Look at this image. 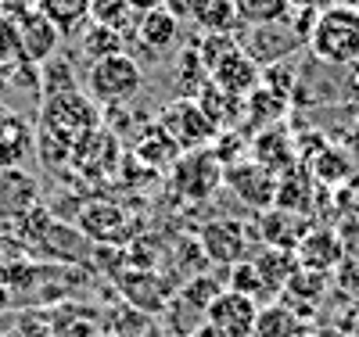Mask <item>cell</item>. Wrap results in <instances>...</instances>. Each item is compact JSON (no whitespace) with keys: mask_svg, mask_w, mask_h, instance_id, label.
I'll return each mask as SVG.
<instances>
[{"mask_svg":"<svg viewBox=\"0 0 359 337\" xmlns=\"http://www.w3.org/2000/svg\"><path fill=\"white\" fill-rule=\"evenodd\" d=\"M180 155H184V151L176 147V140L158 126V122H155V126H144V133L137 140V158L144 165H151V169H172L180 162Z\"/></svg>","mask_w":359,"mask_h":337,"instance_id":"obj_20","label":"cell"},{"mask_svg":"<svg viewBox=\"0 0 359 337\" xmlns=\"http://www.w3.org/2000/svg\"><path fill=\"white\" fill-rule=\"evenodd\" d=\"M241 29H266V25H287L294 15L291 0H233Z\"/></svg>","mask_w":359,"mask_h":337,"instance_id":"obj_21","label":"cell"},{"mask_svg":"<svg viewBox=\"0 0 359 337\" xmlns=\"http://www.w3.org/2000/svg\"><path fill=\"white\" fill-rule=\"evenodd\" d=\"M205 36H233L241 29V18H237V4L233 0H208V8L201 11V18L194 22Z\"/></svg>","mask_w":359,"mask_h":337,"instance_id":"obj_25","label":"cell"},{"mask_svg":"<svg viewBox=\"0 0 359 337\" xmlns=\"http://www.w3.org/2000/svg\"><path fill=\"white\" fill-rule=\"evenodd\" d=\"M11 301H15V298H11V291L4 287V280H0V316H4V312L11 309Z\"/></svg>","mask_w":359,"mask_h":337,"instance_id":"obj_31","label":"cell"},{"mask_svg":"<svg viewBox=\"0 0 359 337\" xmlns=\"http://www.w3.org/2000/svg\"><path fill=\"white\" fill-rule=\"evenodd\" d=\"M165 8H169L180 22H198L201 11L208 8V0H165Z\"/></svg>","mask_w":359,"mask_h":337,"instance_id":"obj_28","label":"cell"},{"mask_svg":"<svg viewBox=\"0 0 359 337\" xmlns=\"http://www.w3.org/2000/svg\"><path fill=\"white\" fill-rule=\"evenodd\" d=\"M226 291H237V294H248L252 301H266V291H262V280L252 266V259L237 262L226 269Z\"/></svg>","mask_w":359,"mask_h":337,"instance_id":"obj_26","label":"cell"},{"mask_svg":"<svg viewBox=\"0 0 359 337\" xmlns=\"http://www.w3.org/2000/svg\"><path fill=\"white\" fill-rule=\"evenodd\" d=\"M252 162H259L262 169H269L273 176L287 172L291 165H298V151H294V140L284 126H266L252 137Z\"/></svg>","mask_w":359,"mask_h":337,"instance_id":"obj_12","label":"cell"},{"mask_svg":"<svg viewBox=\"0 0 359 337\" xmlns=\"http://www.w3.org/2000/svg\"><path fill=\"white\" fill-rule=\"evenodd\" d=\"M79 233L90 240H104L115 244L126 237V216L123 208L111 205V201H90L79 208Z\"/></svg>","mask_w":359,"mask_h":337,"instance_id":"obj_15","label":"cell"},{"mask_svg":"<svg viewBox=\"0 0 359 337\" xmlns=\"http://www.w3.org/2000/svg\"><path fill=\"white\" fill-rule=\"evenodd\" d=\"M248 237H252L248 223H241V219H212V223L201 226L198 244H201L208 266L230 269V266L248 259Z\"/></svg>","mask_w":359,"mask_h":337,"instance_id":"obj_4","label":"cell"},{"mask_svg":"<svg viewBox=\"0 0 359 337\" xmlns=\"http://www.w3.org/2000/svg\"><path fill=\"white\" fill-rule=\"evenodd\" d=\"M327 277L323 273H313V269H294V277L287 280V287L280 291V301L287 305V309L298 316V312H306V301H309V309L316 312L320 309V301L327 298Z\"/></svg>","mask_w":359,"mask_h":337,"instance_id":"obj_18","label":"cell"},{"mask_svg":"<svg viewBox=\"0 0 359 337\" xmlns=\"http://www.w3.org/2000/svg\"><path fill=\"white\" fill-rule=\"evenodd\" d=\"M255 316H259V301H252L248 294L226 291V287L205 309V323L212 326L219 337H252Z\"/></svg>","mask_w":359,"mask_h":337,"instance_id":"obj_8","label":"cell"},{"mask_svg":"<svg viewBox=\"0 0 359 337\" xmlns=\"http://www.w3.org/2000/svg\"><path fill=\"white\" fill-rule=\"evenodd\" d=\"M352 8H355V11H359V0H352Z\"/></svg>","mask_w":359,"mask_h":337,"instance_id":"obj_33","label":"cell"},{"mask_svg":"<svg viewBox=\"0 0 359 337\" xmlns=\"http://www.w3.org/2000/svg\"><path fill=\"white\" fill-rule=\"evenodd\" d=\"M130 4L144 15V11H155V8H165V0H130Z\"/></svg>","mask_w":359,"mask_h":337,"instance_id":"obj_30","label":"cell"},{"mask_svg":"<svg viewBox=\"0 0 359 337\" xmlns=\"http://www.w3.org/2000/svg\"><path fill=\"white\" fill-rule=\"evenodd\" d=\"M255 273H259V280H262V291L266 298H280V291L287 287V280L294 277V269H298V259L294 252H284V248H262L255 259H252Z\"/></svg>","mask_w":359,"mask_h":337,"instance_id":"obj_17","label":"cell"},{"mask_svg":"<svg viewBox=\"0 0 359 337\" xmlns=\"http://www.w3.org/2000/svg\"><path fill=\"white\" fill-rule=\"evenodd\" d=\"M223 183L252 212H259V216H262V212H269V208H273V201H277V176L269 172V169H262L259 162H252V158L223 169Z\"/></svg>","mask_w":359,"mask_h":337,"instance_id":"obj_7","label":"cell"},{"mask_svg":"<svg viewBox=\"0 0 359 337\" xmlns=\"http://www.w3.org/2000/svg\"><path fill=\"white\" fill-rule=\"evenodd\" d=\"M294 259H298V269H313V273L331 277V273H338L341 262H345V244L334 230L320 226V230H309L302 240H298Z\"/></svg>","mask_w":359,"mask_h":337,"instance_id":"obj_10","label":"cell"},{"mask_svg":"<svg viewBox=\"0 0 359 337\" xmlns=\"http://www.w3.org/2000/svg\"><path fill=\"white\" fill-rule=\"evenodd\" d=\"M158 126L176 140V147L184 151V155L187 151H205L216 137V126L205 118V111L191 97H176L172 104H165L162 115H158Z\"/></svg>","mask_w":359,"mask_h":337,"instance_id":"obj_3","label":"cell"},{"mask_svg":"<svg viewBox=\"0 0 359 337\" xmlns=\"http://www.w3.org/2000/svg\"><path fill=\"white\" fill-rule=\"evenodd\" d=\"M90 22L104 25V29H111V33L130 40L137 33L140 11L130 4V0H90Z\"/></svg>","mask_w":359,"mask_h":337,"instance_id":"obj_22","label":"cell"},{"mask_svg":"<svg viewBox=\"0 0 359 337\" xmlns=\"http://www.w3.org/2000/svg\"><path fill=\"white\" fill-rule=\"evenodd\" d=\"M118 291H123V298L130 301V309H137L144 316L162 312L169 305V298H172V291L151 269H133V273H126V277H118Z\"/></svg>","mask_w":359,"mask_h":337,"instance_id":"obj_11","label":"cell"},{"mask_svg":"<svg viewBox=\"0 0 359 337\" xmlns=\"http://www.w3.org/2000/svg\"><path fill=\"white\" fill-rule=\"evenodd\" d=\"M252 337H306V326H302V316H294L284 301H269L255 316Z\"/></svg>","mask_w":359,"mask_h":337,"instance_id":"obj_23","label":"cell"},{"mask_svg":"<svg viewBox=\"0 0 359 337\" xmlns=\"http://www.w3.org/2000/svg\"><path fill=\"white\" fill-rule=\"evenodd\" d=\"M208 76H212V83H216L219 90H226V94L241 97V101H245L248 94H255L259 83H262V69L241 50V43H233L230 50H223V54L212 61Z\"/></svg>","mask_w":359,"mask_h":337,"instance_id":"obj_9","label":"cell"},{"mask_svg":"<svg viewBox=\"0 0 359 337\" xmlns=\"http://www.w3.org/2000/svg\"><path fill=\"white\" fill-rule=\"evenodd\" d=\"M255 233L266 248H284V252H294L298 240H302L309 230H306V216H294V212H284V208H269L259 216L255 223Z\"/></svg>","mask_w":359,"mask_h":337,"instance_id":"obj_14","label":"cell"},{"mask_svg":"<svg viewBox=\"0 0 359 337\" xmlns=\"http://www.w3.org/2000/svg\"><path fill=\"white\" fill-rule=\"evenodd\" d=\"M18 61H22V50H18V29H15L11 15L0 11V69L18 65Z\"/></svg>","mask_w":359,"mask_h":337,"instance_id":"obj_27","label":"cell"},{"mask_svg":"<svg viewBox=\"0 0 359 337\" xmlns=\"http://www.w3.org/2000/svg\"><path fill=\"white\" fill-rule=\"evenodd\" d=\"M15 29H18V50L22 61L29 65H47V61L57 54V43H62V33L33 8V4H18L11 15Z\"/></svg>","mask_w":359,"mask_h":337,"instance_id":"obj_5","label":"cell"},{"mask_svg":"<svg viewBox=\"0 0 359 337\" xmlns=\"http://www.w3.org/2000/svg\"><path fill=\"white\" fill-rule=\"evenodd\" d=\"M180 22L169 8H155V11H144L140 15V22H137V43L147 50V54H155V57H162V54H169V50H176V43H180Z\"/></svg>","mask_w":359,"mask_h":337,"instance_id":"obj_13","label":"cell"},{"mask_svg":"<svg viewBox=\"0 0 359 337\" xmlns=\"http://www.w3.org/2000/svg\"><path fill=\"white\" fill-rule=\"evenodd\" d=\"M33 8L65 36H76L90 22V0H33Z\"/></svg>","mask_w":359,"mask_h":337,"instance_id":"obj_19","label":"cell"},{"mask_svg":"<svg viewBox=\"0 0 359 337\" xmlns=\"http://www.w3.org/2000/svg\"><path fill=\"white\" fill-rule=\"evenodd\" d=\"M126 36H118V33H111V29H104V25H94V22H86V29L79 33V47H83V57L94 65V61H101V57H111V54H123L126 50Z\"/></svg>","mask_w":359,"mask_h":337,"instance_id":"obj_24","label":"cell"},{"mask_svg":"<svg viewBox=\"0 0 359 337\" xmlns=\"http://www.w3.org/2000/svg\"><path fill=\"white\" fill-rule=\"evenodd\" d=\"M219 183H223V165L212 158V151H187L172 165V187L191 201H208Z\"/></svg>","mask_w":359,"mask_h":337,"instance_id":"obj_6","label":"cell"},{"mask_svg":"<svg viewBox=\"0 0 359 337\" xmlns=\"http://www.w3.org/2000/svg\"><path fill=\"white\" fill-rule=\"evenodd\" d=\"M4 90H8V72L0 69V97H4Z\"/></svg>","mask_w":359,"mask_h":337,"instance_id":"obj_32","label":"cell"},{"mask_svg":"<svg viewBox=\"0 0 359 337\" xmlns=\"http://www.w3.org/2000/svg\"><path fill=\"white\" fill-rule=\"evenodd\" d=\"M140 86H144V72L126 50L94 61L90 72H86V97L94 104H101V108L130 104V97L140 94Z\"/></svg>","mask_w":359,"mask_h":337,"instance_id":"obj_2","label":"cell"},{"mask_svg":"<svg viewBox=\"0 0 359 337\" xmlns=\"http://www.w3.org/2000/svg\"><path fill=\"white\" fill-rule=\"evenodd\" d=\"M194 101L205 111V118L216 126V133L241 130V122H245V101L241 97H233V94H226V90H219L216 83H208Z\"/></svg>","mask_w":359,"mask_h":337,"instance_id":"obj_16","label":"cell"},{"mask_svg":"<svg viewBox=\"0 0 359 337\" xmlns=\"http://www.w3.org/2000/svg\"><path fill=\"white\" fill-rule=\"evenodd\" d=\"M15 259H22V244L0 233V269H4V266H11Z\"/></svg>","mask_w":359,"mask_h":337,"instance_id":"obj_29","label":"cell"},{"mask_svg":"<svg viewBox=\"0 0 359 337\" xmlns=\"http://www.w3.org/2000/svg\"><path fill=\"white\" fill-rule=\"evenodd\" d=\"M306 43L323 65H359V11L352 4L323 8Z\"/></svg>","mask_w":359,"mask_h":337,"instance_id":"obj_1","label":"cell"}]
</instances>
